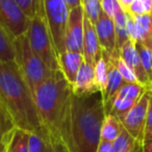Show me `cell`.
Returning <instances> with one entry per match:
<instances>
[{"label": "cell", "instance_id": "cell-8", "mask_svg": "<svg viewBox=\"0 0 152 152\" xmlns=\"http://www.w3.org/2000/svg\"><path fill=\"white\" fill-rule=\"evenodd\" d=\"M150 100V90H147L132 108L126 114L121 121L124 129L137 142L144 145L146 119Z\"/></svg>", "mask_w": 152, "mask_h": 152}, {"label": "cell", "instance_id": "cell-14", "mask_svg": "<svg viewBox=\"0 0 152 152\" xmlns=\"http://www.w3.org/2000/svg\"><path fill=\"white\" fill-rule=\"evenodd\" d=\"M83 61L85 59L81 53L72 52V51H65L58 55L59 69L72 86L75 83L76 76Z\"/></svg>", "mask_w": 152, "mask_h": 152}, {"label": "cell", "instance_id": "cell-4", "mask_svg": "<svg viewBox=\"0 0 152 152\" xmlns=\"http://www.w3.org/2000/svg\"><path fill=\"white\" fill-rule=\"evenodd\" d=\"M14 50V61L21 71L32 93H34L37 88L50 78L55 71L49 69L46 64L34 52L26 34H21L15 39Z\"/></svg>", "mask_w": 152, "mask_h": 152}, {"label": "cell", "instance_id": "cell-35", "mask_svg": "<svg viewBox=\"0 0 152 152\" xmlns=\"http://www.w3.org/2000/svg\"><path fill=\"white\" fill-rule=\"evenodd\" d=\"M150 90H151V91H152V85H151V89H150Z\"/></svg>", "mask_w": 152, "mask_h": 152}, {"label": "cell", "instance_id": "cell-3", "mask_svg": "<svg viewBox=\"0 0 152 152\" xmlns=\"http://www.w3.org/2000/svg\"><path fill=\"white\" fill-rule=\"evenodd\" d=\"M105 118L101 92L89 96H73L72 139L74 152H96L101 142V129Z\"/></svg>", "mask_w": 152, "mask_h": 152}, {"label": "cell", "instance_id": "cell-2", "mask_svg": "<svg viewBox=\"0 0 152 152\" xmlns=\"http://www.w3.org/2000/svg\"><path fill=\"white\" fill-rule=\"evenodd\" d=\"M0 120L3 133L41 128L34 93L15 61H0Z\"/></svg>", "mask_w": 152, "mask_h": 152}, {"label": "cell", "instance_id": "cell-19", "mask_svg": "<svg viewBox=\"0 0 152 152\" xmlns=\"http://www.w3.org/2000/svg\"><path fill=\"white\" fill-rule=\"evenodd\" d=\"M14 41L15 38L0 24V61H14Z\"/></svg>", "mask_w": 152, "mask_h": 152}, {"label": "cell", "instance_id": "cell-17", "mask_svg": "<svg viewBox=\"0 0 152 152\" xmlns=\"http://www.w3.org/2000/svg\"><path fill=\"white\" fill-rule=\"evenodd\" d=\"M124 130L123 124L114 115H105L101 129V141L114 143Z\"/></svg>", "mask_w": 152, "mask_h": 152}, {"label": "cell", "instance_id": "cell-23", "mask_svg": "<svg viewBox=\"0 0 152 152\" xmlns=\"http://www.w3.org/2000/svg\"><path fill=\"white\" fill-rule=\"evenodd\" d=\"M135 48L140 55L144 69L152 83V48L141 42H135Z\"/></svg>", "mask_w": 152, "mask_h": 152}, {"label": "cell", "instance_id": "cell-20", "mask_svg": "<svg viewBox=\"0 0 152 152\" xmlns=\"http://www.w3.org/2000/svg\"><path fill=\"white\" fill-rule=\"evenodd\" d=\"M29 152H56L42 128L30 132Z\"/></svg>", "mask_w": 152, "mask_h": 152}, {"label": "cell", "instance_id": "cell-28", "mask_svg": "<svg viewBox=\"0 0 152 152\" xmlns=\"http://www.w3.org/2000/svg\"><path fill=\"white\" fill-rule=\"evenodd\" d=\"M152 142V91L150 90V100L148 106L147 119H146L145 132H144V144Z\"/></svg>", "mask_w": 152, "mask_h": 152}, {"label": "cell", "instance_id": "cell-7", "mask_svg": "<svg viewBox=\"0 0 152 152\" xmlns=\"http://www.w3.org/2000/svg\"><path fill=\"white\" fill-rule=\"evenodd\" d=\"M30 22L15 0H0V24L15 39L27 32Z\"/></svg>", "mask_w": 152, "mask_h": 152}, {"label": "cell", "instance_id": "cell-32", "mask_svg": "<svg viewBox=\"0 0 152 152\" xmlns=\"http://www.w3.org/2000/svg\"><path fill=\"white\" fill-rule=\"evenodd\" d=\"M143 152H152V142L143 145Z\"/></svg>", "mask_w": 152, "mask_h": 152}, {"label": "cell", "instance_id": "cell-13", "mask_svg": "<svg viewBox=\"0 0 152 152\" xmlns=\"http://www.w3.org/2000/svg\"><path fill=\"white\" fill-rule=\"evenodd\" d=\"M83 59L87 64L95 66L101 58L102 49L98 41L95 25L85 16V32H83Z\"/></svg>", "mask_w": 152, "mask_h": 152}, {"label": "cell", "instance_id": "cell-24", "mask_svg": "<svg viewBox=\"0 0 152 152\" xmlns=\"http://www.w3.org/2000/svg\"><path fill=\"white\" fill-rule=\"evenodd\" d=\"M126 12L133 17L151 14L152 0H133Z\"/></svg>", "mask_w": 152, "mask_h": 152}, {"label": "cell", "instance_id": "cell-25", "mask_svg": "<svg viewBox=\"0 0 152 152\" xmlns=\"http://www.w3.org/2000/svg\"><path fill=\"white\" fill-rule=\"evenodd\" d=\"M83 7L85 16L91 20L95 25L101 12V0H83Z\"/></svg>", "mask_w": 152, "mask_h": 152}, {"label": "cell", "instance_id": "cell-31", "mask_svg": "<svg viewBox=\"0 0 152 152\" xmlns=\"http://www.w3.org/2000/svg\"><path fill=\"white\" fill-rule=\"evenodd\" d=\"M119 2H120L121 7H123V10L124 11H127V9L129 7V5H130V3L132 2L133 0H118Z\"/></svg>", "mask_w": 152, "mask_h": 152}, {"label": "cell", "instance_id": "cell-27", "mask_svg": "<svg viewBox=\"0 0 152 152\" xmlns=\"http://www.w3.org/2000/svg\"><path fill=\"white\" fill-rule=\"evenodd\" d=\"M101 10L112 19L124 11L118 0H101Z\"/></svg>", "mask_w": 152, "mask_h": 152}, {"label": "cell", "instance_id": "cell-12", "mask_svg": "<svg viewBox=\"0 0 152 152\" xmlns=\"http://www.w3.org/2000/svg\"><path fill=\"white\" fill-rule=\"evenodd\" d=\"M72 87H73V94L78 97L89 96L100 92L96 83L95 66L89 65L83 61L76 76L75 83Z\"/></svg>", "mask_w": 152, "mask_h": 152}, {"label": "cell", "instance_id": "cell-33", "mask_svg": "<svg viewBox=\"0 0 152 152\" xmlns=\"http://www.w3.org/2000/svg\"><path fill=\"white\" fill-rule=\"evenodd\" d=\"M3 137H4V133H3V129H2V124H1V120H0V143H3Z\"/></svg>", "mask_w": 152, "mask_h": 152}, {"label": "cell", "instance_id": "cell-26", "mask_svg": "<svg viewBox=\"0 0 152 152\" xmlns=\"http://www.w3.org/2000/svg\"><path fill=\"white\" fill-rule=\"evenodd\" d=\"M15 1L30 19H34L38 12L43 7V0H15Z\"/></svg>", "mask_w": 152, "mask_h": 152}, {"label": "cell", "instance_id": "cell-22", "mask_svg": "<svg viewBox=\"0 0 152 152\" xmlns=\"http://www.w3.org/2000/svg\"><path fill=\"white\" fill-rule=\"evenodd\" d=\"M95 77L98 89L103 95L106 91L108 81V63L103 55L95 65Z\"/></svg>", "mask_w": 152, "mask_h": 152}, {"label": "cell", "instance_id": "cell-18", "mask_svg": "<svg viewBox=\"0 0 152 152\" xmlns=\"http://www.w3.org/2000/svg\"><path fill=\"white\" fill-rule=\"evenodd\" d=\"M113 145L114 152H143V144L133 139L125 129Z\"/></svg>", "mask_w": 152, "mask_h": 152}, {"label": "cell", "instance_id": "cell-21", "mask_svg": "<svg viewBox=\"0 0 152 152\" xmlns=\"http://www.w3.org/2000/svg\"><path fill=\"white\" fill-rule=\"evenodd\" d=\"M147 90H148L147 88H145L144 86H142L141 83H125L124 85L122 86V88L118 91V93L114 96V98L137 101V100H140V98L145 94V92L147 91ZM114 98H113V99H114ZM110 102H108V103H110ZM107 104H106V105H107Z\"/></svg>", "mask_w": 152, "mask_h": 152}, {"label": "cell", "instance_id": "cell-5", "mask_svg": "<svg viewBox=\"0 0 152 152\" xmlns=\"http://www.w3.org/2000/svg\"><path fill=\"white\" fill-rule=\"evenodd\" d=\"M26 34L34 52L46 64L47 67L52 71L61 70L58 54L55 49L52 37L47 24L44 7H42L38 12L34 19H31Z\"/></svg>", "mask_w": 152, "mask_h": 152}, {"label": "cell", "instance_id": "cell-34", "mask_svg": "<svg viewBox=\"0 0 152 152\" xmlns=\"http://www.w3.org/2000/svg\"><path fill=\"white\" fill-rule=\"evenodd\" d=\"M4 144L3 143H0V152H4Z\"/></svg>", "mask_w": 152, "mask_h": 152}, {"label": "cell", "instance_id": "cell-9", "mask_svg": "<svg viewBox=\"0 0 152 152\" xmlns=\"http://www.w3.org/2000/svg\"><path fill=\"white\" fill-rule=\"evenodd\" d=\"M83 32H85V12L83 5L70 10L69 19L66 27V51L83 52Z\"/></svg>", "mask_w": 152, "mask_h": 152}, {"label": "cell", "instance_id": "cell-6", "mask_svg": "<svg viewBox=\"0 0 152 152\" xmlns=\"http://www.w3.org/2000/svg\"><path fill=\"white\" fill-rule=\"evenodd\" d=\"M45 17L57 54L66 51L65 36L70 9L65 0H43Z\"/></svg>", "mask_w": 152, "mask_h": 152}, {"label": "cell", "instance_id": "cell-15", "mask_svg": "<svg viewBox=\"0 0 152 152\" xmlns=\"http://www.w3.org/2000/svg\"><path fill=\"white\" fill-rule=\"evenodd\" d=\"M30 132L14 128L3 137L4 152H29Z\"/></svg>", "mask_w": 152, "mask_h": 152}, {"label": "cell", "instance_id": "cell-30", "mask_svg": "<svg viewBox=\"0 0 152 152\" xmlns=\"http://www.w3.org/2000/svg\"><path fill=\"white\" fill-rule=\"evenodd\" d=\"M65 2L68 4L69 9L72 10L83 4V0H65Z\"/></svg>", "mask_w": 152, "mask_h": 152}, {"label": "cell", "instance_id": "cell-29", "mask_svg": "<svg viewBox=\"0 0 152 152\" xmlns=\"http://www.w3.org/2000/svg\"><path fill=\"white\" fill-rule=\"evenodd\" d=\"M96 152H114V145L107 141H101Z\"/></svg>", "mask_w": 152, "mask_h": 152}, {"label": "cell", "instance_id": "cell-10", "mask_svg": "<svg viewBox=\"0 0 152 152\" xmlns=\"http://www.w3.org/2000/svg\"><path fill=\"white\" fill-rule=\"evenodd\" d=\"M120 56L124 59V61L129 67V69L133 72V74H134V76L137 79V83H141L145 88H147L148 90L151 89L152 83L143 67V64H142L141 58H140V55L137 53V48H135L134 41L130 39L121 48Z\"/></svg>", "mask_w": 152, "mask_h": 152}, {"label": "cell", "instance_id": "cell-1", "mask_svg": "<svg viewBox=\"0 0 152 152\" xmlns=\"http://www.w3.org/2000/svg\"><path fill=\"white\" fill-rule=\"evenodd\" d=\"M73 87L61 70L34 93L41 128L56 152H74L72 139Z\"/></svg>", "mask_w": 152, "mask_h": 152}, {"label": "cell", "instance_id": "cell-11", "mask_svg": "<svg viewBox=\"0 0 152 152\" xmlns=\"http://www.w3.org/2000/svg\"><path fill=\"white\" fill-rule=\"evenodd\" d=\"M95 29L101 49L113 54L116 51V28L114 20L108 17L102 10L95 23Z\"/></svg>", "mask_w": 152, "mask_h": 152}, {"label": "cell", "instance_id": "cell-16", "mask_svg": "<svg viewBox=\"0 0 152 152\" xmlns=\"http://www.w3.org/2000/svg\"><path fill=\"white\" fill-rule=\"evenodd\" d=\"M102 55L106 58L108 63V81H107V88H106L105 93L102 95L103 97V103L104 106L114 98V96L118 93L119 90L122 88V86L124 85L126 81L124 80V78L122 77L118 70L115 68V66L108 61L107 56H106L105 52L102 51Z\"/></svg>", "mask_w": 152, "mask_h": 152}]
</instances>
